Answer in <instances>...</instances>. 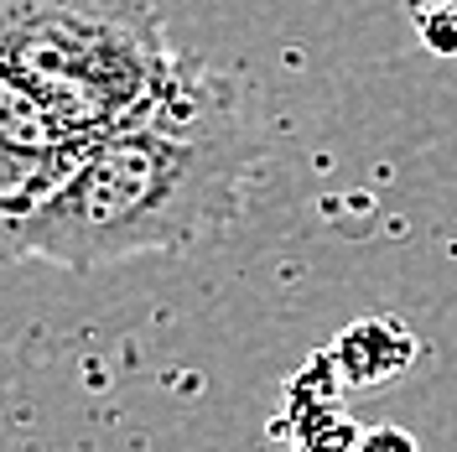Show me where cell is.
I'll list each match as a JSON object with an SVG mask.
<instances>
[{"label":"cell","mask_w":457,"mask_h":452,"mask_svg":"<svg viewBox=\"0 0 457 452\" xmlns=\"http://www.w3.org/2000/svg\"><path fill=\"white\" fill-rule=\"evenodd\" d=\"M250 167L255 125L239 88L177 57L136 110L88 136L37 203L21 260L99 271L130 255H182L239 213Z\"/></svg>","instance_id":"1"},{"label":"cell","mask_w":457,"mask_h":452,"mask_svg":"<svg viewBox=\"0 0 457 452\" xmlns=\"http://www.w3.org/2000/svg\"><path fill=\"white\" fill-rule=\"evenodd\" d=\"M0 63L88 141L136 110L177 53L151 0H0Z\"/></svg>","instance_id":"2"},{"label":"cell","mask_w":457,"mask_h":452,"mask_svg":"<svg viewBox=\"0 0 457 452\" xmlns=\"http://www.w3.org/2000/svg\"><path fill=\"white\" fill-rule=\"evenodd\" d=\"M84 136H73L5 63H0V260H21V229L62 182Z\"/></svg>","instance_id":"3"},{"label":"cell","mask_w":457,"mask_h":452,"mask_svg":"<svg viewBox=\"0 0 457 452\" xmlns=\"http://www.w3.org/2000/svg\"><path fill=\"white\" fill-rule=\"evenodd\" d=\"M343 364V380L370 385V380H390L405 359H411V339L400 333L395 322H359L333 354Z\"/></svg>","instance_id":"4"}]
</instances>
